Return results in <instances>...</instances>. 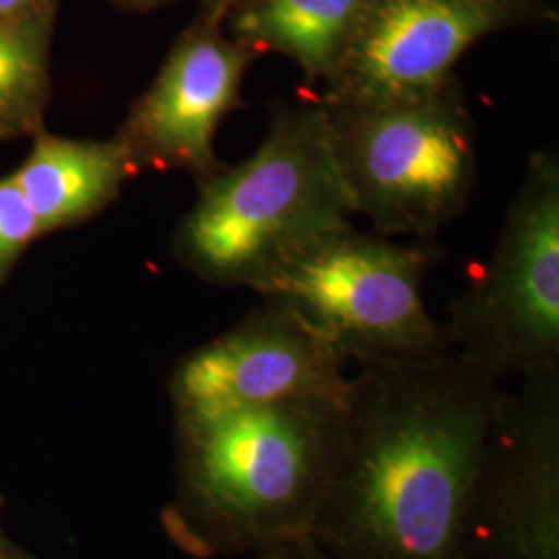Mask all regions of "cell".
Segmentation results:
<instances>
[{
  "mask_svg": "<svg viewBox=\"0 0 559 559\" xmlns=\"http://www.w3.org/2000/svg\"><path fill=\"white\" fill-rule=\"evenodd\" d=\"M46 4H50V0H0V20L21 17Z\"/></svg>",
  "mask_w": 559,
  "mask_h": 559,
  "instance_id": "17",
  "label": "cell"
},
{
  "mask_svg": "<svg viewBox=\"0 0 559 559\" xmlns=\"http://www.w3.org/2000/svg\"><path fill=\"white\" fill-rule=\"evenodd\" d=\"M323 108L353 212L378 235L431 239L468 207L477 129L456 78L411 100Z\"/></svg>",
  "mask_w": 559,
  "mask_h": 559,
  "instance_id": "4",
  "label": "cell"
},
{
  "mask_svg": "<svg viewBox=\"0 0 559 559\" xmlns=\"http://www.w3.org/2000/svg\"><path fill=\"white\" fill-rule=\"evenodd\" d=\"M369 0H247L228 17V36L253 52L299 64L309 85L328 80Z\"/></svg>",
  "mask_w": 559,
  "mask_h": 559,
  "instance_id": "12",
  "label": "cell"
},
{
  "mask_svg": "<svg viewBox=\"0 0 559 559\" xmlns=\"http://www.w3.org/2000/svg\"><path fill=\"white\" fill-rule=\"evenodd\" d=\"M253 559H334L316 540L307 537L280 540L253 554Z\"/></svg>",
  "mask_w": 559,
  "mask_h": 559,
  "instance_id": "15",
  "label": "cell"
},
{
  "mask_svg": "<svg viewBox=\"0 0 559 559\" xmlns=\"http://www.w3.org/2000/svg\"><path fill=\"white\" fill-rule=\"evenodd\" d=\"M50 4L0 20V140L41 131L50 98Z\"/></svg>",
  "mask_w": 559,
  "mask_h": 559,
  "instance_id": "13",
  "label": "cell"
},
{
  "mask_svg": "<svg viewBox=\"0 0 559 559\" xmlns=\"http://www.w3.org/2000/svg\"><path fill=\"white\" fill-rule=\"evenodd\" d=\"M344 365L338 350L293 307L263 299L180 362L173 399L179 419L290 400L344 399Z\"/></svg>",
  "mask_w": 559,
  "mask_h": 559,
  "instance_id": "9",
  "label": "cell"
},
{
  "mask_svg": "<svg viewBox=\"0 0 559 559\" xmlns=\"http://www.w3.org/2000/svg\"><path fill=\"white\" fill-rule=\"evenodd\" d=\"M40 226L13 177L0 179V284L21 253L40 237Z\"/></svg>",
  "mask_w": 559,
  "mask_h": 559,
  "instance_id": "14",
  "label": "cell"
},
{
  "mask_svg": "<svg viewBox=\"0 0 559 559\" xmlns=\"http://www.w3.org/2000/svg\"><path fill=\"white\" fill-rule=\"evenodd\" d=\"M201 17L180 34L156 80L131 106L117 138L138 173L182 170L198 185L224 168L214 141L240 106L242 80L260 55Z\"/></svg>",
  "mask_w": 559,
  "mask_h": 559,
  "instance_id": "10",
  "label": "cell"
},
{
  "mask_svg": "<svg viewBox=\"0 0 559 559\" xmlns=\"http://www.w3.org/2000/svg\"><path fill=\"white\" fill-rule=\"evenodd\" d=\"M122 9H133V11H143V9H156L164 2H170V0H115Z\"/></svg>",
  "mask_w": 559,
  "mask_h": 559,
  "instance_id": "18",
  "label": "cell"
},
{
  "mask_svg": "<svg viewBox=\"0 0 559 559\" xmlns=\"http://www.w3.org/2000/svg\"><path fill=\"white\" fill-rule=\"evenodd\" d=\"M198 187L173 249L218 286L251 288L276 261L355 216L318 98L276 106L260 147Z\"/></svg>",
  "mask_w": 559,
  "mask_h": 559,
  "instance_id": "3",
  "label": "cell"
},
{
  "mask_svg": "<svg viewBox=\"0 0 559 559\" xmlns=\"http://www.w3.org/2000/svg\"><path fill=\"white\" fill-rule=\"evenodd\" d=\"M503 394L468 519V559H559V367Z\"/></svg>",
  "mask_w": 559,
  "mask_h": 559,
  "instance_id": "8",
  "label": "cell"
},
{
  "mask_svg": "<svg viewBox=\"0 0 559 559\" xmlns=\"http://www.w3.org/2000/svg\"><path fill=\"white\" fill-rule=\"evenodd\" d=\"M135 175L138 168L117 135L81 141L40 131L13 180L44 235L92 218L117 200L122 185Z\"/></svg>",
  "mask_w": 559,
  "mask_h": 559,
  "instance_id": "11",
  "label": "cell"
},
{
  "mask_svg": "<svg viewBox=\"0 0 559 559\" xmlns=\"http://www.w3.org/2000/svg\"><path fill=\"white\" fill-rule=\"evenodd\" d=\"M460 359L496 381L559 367V156L537 150L479 276L443 323Z\"/></svg>",
  "mask_w": 559,
  "mask_h": 559,
  "instance_id": "6",
  "label": "cell"
},
{
  "mask_svg": "<svg viewBox=\"0 0 559 559\" xmlns=\"http://www.w3.org/2000/svg\"><path fill=\"white\" fill-rule=\"evenodd\" d=\"M245 2L247 0H201V17L226 23V17Z\"/></svg>",
  "mask_w": 559,
  "mask_h": 559,
  "instance_id": "16",
  "label": "cell"
},
{
  "mask_svg": "<svg viewBox=\"0 0 559 559\" xmlns=\"http://www.w3.org/2000/svg\"><path fill=\"white\" fill-rule=\"evenodd\" d=\"M357 367L309 537L334 559H468L500 381L452 350Z\"/></svg>",
  "mask_w": 559,
  "mask_h": 559,
  "instance_id": "1",
  "label": "cell"
},
{
  "mask_svg": "<svg viewBox=\"0 0 559 559\" xmlns=\"http://www.w3.org/2000/svg\"><path fill=\"white\" fill-rule=\"evenodd\" d=\"M554 20L545 0H369L318 100H411L454 80L468 48L503 29Z\"/></svg>",
  "mask_w": 559,
  "mask_h": 559,
  "instance_id": "7",
  "label": "cell"
},
{
  "mask_svg": "<svg viewBox=\"0 0 559 559\" xmlns=\"http://www.w3.org/2000/svg\"><path fill=\"white\" fill-rule=\"evenodd\" d=\"M344 399L179 419L177 526L187 547L205 558L235 556L311 535L338 452Z\"/></svg>",
  "mask_w": 559,
  "mask_h": 559,
  "instance_id": "2",
  "label": "cell"
},
{
  "mask_svg": "<svg viewBox=\"0 0 559 559\" xmlns=\"http://www.w3.org/2000/svg\"><path fill=\"white\" fill-rule=\"evenodd\" d=\"M433 260V247L344 224L276 261L251 290L293 307L357 365L425 359L452 350L423 299Z\"/></svg>",
  "mask_w": 559,
  "mask_h": 559,
  "instance_id": "5",
  "label": "cell"
}]
</instances>
